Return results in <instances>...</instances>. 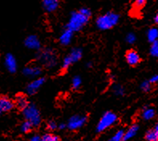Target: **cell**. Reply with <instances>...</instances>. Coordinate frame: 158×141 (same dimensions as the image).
Returning a JSON list of instances; mask_svg holds the SVG:
<instances>
[{"instance_id":"8","label":"cell","mask_w":158,"mask_h":141,"mask_svg":"<svg viewBox=\"0 0 158 141\" xmlns=\"http://www.w3.org/2000/svg\"><path fill=\"white\" fill-rule=\"evenodd\" d=\"M45 81L46 80L44 77H40V78H37L31 82L27 87V92L28 95H33L36 94L40 90V87L44 84Z\"/></svg>"},{"instance_id":"20","label":"cell","mask_w":158,"mask_h":141,"mask_svg":"<svg viewBox=\"0 0 158 141\" xmlns=\"http://www.w3.org/2000/svg\"><path fill=\"white\" fill-rule=\"evenodd\" d=\"M147 36H148V41H150L151 43L154 42L156 40H157L158 37V30L156 28H152L148 31L147 33Z\"/></svg>"},{"instance_id":"19","label":"cell","mask_w":158,"mask_h":141,"mask_svg":"<svg viewBox=\"0 0 158 141\" xmlns=\"http://www.w3.org/2000/svg\"><path fill=\"white\" fill-rule=\"evenodd\" d=\"M29 104L27 102V99L23 95H17V98H16V105L17 107H19L21 110H23L25 107Z\"/></svg>"},{"instance_id":"30","label":"cell","mask_w":158,"mask_h":141,"mask_svg":"<svg viewBox=\"0 0 158 141\" xmlns=\"http://www.w3.org/2000/svg\"><path fill=\"white\" fill-rule=\"evenodd\" d=\"M57 127L58 126H57V124H56V123L54 120H50L48 123V128L50 131H54V130H56L57 128Z\"/></svg>"},{"instance_id":"15","label":"cell","mask_w":158,"mask_h":141,"mask_svg":"<svg viewBox=\"0 0 158 141\" xmlns=\"http://www.w3.org/2000/svg\"><path fill=\"white\" fill-rule=\"evenodd\" d=\"M139 131V126L137 124L132 125L126 131H124V141L132 139L137 134Z\"/></svg>"},{"instance_id":"3","label":"cell","mask_w":158,"mask_h":141,"mask_svg":"<svg viewBox=\"0 0 158 141\" xmlns=\"http://www.w3.org/2000/svg\"><path fill=\"white\" fill-rule=\"evenodd\" d=\"M23 113L26 120L29 121L33 127H38L41 123L40 111L34 104H28L23 110Z\"/></svg>"},{"instance_id":"22","label":"cell","mask_w":158,"mask_h":141,"mask_svg":"<svg viewBox=\"0 0 158 141\" xmlns=\"http://www.w3.org/2000/svg\"><path fill=\"white\" fill-rule=\"evenodd\" d=\"M60 137L53 134H45L41 137V141H60Z\"/></svg>"},{"instance_id":"24","label":"cell","mask_w":158,"mask_h":141,"mask_svg":"<svg viewBox=\"0 0 158 141\" xmlns=\"http://www.w3.org/2000/svg\"><path fill=\"white\" fill-rule=\"evenodd\" d=\"M82 84V81H81V78H80V77H75L74 78L72 79V88L74 89V90H78L79 88L80 87Z\"/></svg>"},{"instance_id":"4","label":"cell","mask_w":158,"mask_h":141,"mask_svg":"<svg viewBox=\"0 0 158 141\" xmlns=\"http://www.w3.org/2000/svg\"><path fill=\"white\" fill-rule=\"evenodd\" d=\"M117 120V115L112 111H107L103 115L101 119L99 121L97 127H96V131L99 133L103 132L108 127H112V125L115 124Z\"/></svg>"},{"instance_id":"1","label":"cell","mask_w":158,"mask_h":141,"mask_svg":"<svg viewBox=\"0 0 158 141\" xmlns=\"http://www.w3.org/2000/svg\"><path fill=\"white\" fill-rule=\"evenodd\" d=\"M91 16L92 11L89 8L87 7L80 8L77 11L72 12L69 21L67 24V28L72 32H79L88 24Z\"/></svg>"},{"instance_id":"32","label":"cell","mask_w":158,"mask_h":141,"mask_svg":"<svg viewBox=\"0 0 158 141\" xmlns=\"http://www.w3.org/2000/svg\"><path fill=\"white\" fill-rule=\"evenodd\" d=\"M30 141H41V137H40L39 135H35L30 139Z\"/></svg>"},{"instance_id":"21","label":"cell","mask_w":158,"mask_h":141,"mask_svg":"<svg viewBox=\"0 0 158 141\" xmlns=\"http://www.w3.org/2000/svg\"><path fill=\"white\" fill-rule=\"evenodd\" d=\"M124 131L119 130L108 141H124Z\"/></svg>"},{"instance_id":"11","label":"cell","mask_w":158,"mask_h":141,"mask_svg":"<svg viewBox=\"0 0 158 141\" xmlns=\"http://www.w3.org/2000/svg\"><path fill=\"white\" fill-rule=\"evenodd\" d=\"M42 5L44 9L48 12L56 11L59 7V0H42Z\"/></svg>"},{"instance_id":"27","label":"cell","mask_w":158,"mask_h":141,"mask_svg":"<svg viewBox=\"0 0 158 141\" xmlns=\"http://www.w3.org/2000/svg\"><path fill=\"white\" fill-rule=\"evenodd\" d=\"M150 54L152 56H158V42L157 40L152 42V46L150 48Z\"/></svg>"},{"instance_id":"9","label":"cell","mask_w":158,"mask_h":141,"mask_svg":"<svg viewBox=\"0 0 158 141\" xmlns=\"http://www.w3.org/2000/svg\"><path fill=\"white\" fill-rule=\"evenodd\" d=\"M126 60L128 64L132 66H136L140 61V56L138 52L135 50H129L126 53Z\"/></svg>"},{"instance_id":"7","label":"cell","mask_w":158,"mask_h":141,"mask_svg":"<svg viewBox=\"0 0 158 141\" xmlns=\"http://www.w3.org/2000/svg\"><path fill=\"white\" fill-rule=\"evenodd\" d=\"M40 60L44 63L45 65H48V66L52 67V65H55L56 63V56L54 55V52L52 50H44L40 54Z\"/></svg>"},{"instance_id":"2","label":"cell","mask_w":158,"mask_h":141,"mask_svg":"<svg viewBox=\"0 0 158 141\" xmlns=\"http://www.w3.org/2000/svg\"><path fill=\"white\" fill-rule=\"evenodd\" d=\"M120 15L115 12L109 11L106 14L100 15L96 19V24L99 29L103 31L109 30L118 24Z\"/></svg>"},{"instance_id":"18","label":"cell","mask_w":158,"mask_h":141,"mask_svg":"<svg viewBox=\"0 0 158 141\" xmlns=\"http://www.w3.org/2000/svg\"><path fill=\"white\" fill-rule=\"evenodd\" d=\"M155 115H156V111L154 109L151 108V107H146L143 110L141 117L144 120H150L154 118Z\"/></svg>"},{"instance_id":"31","label":"cell","mask_w":158,"mask_h":141,"mask_svg":"<svg viewBox=\"0 0 158 141\" xmlns=\"http://www.w3.org/2000/svg\"><path fill=\"white\" fill-rule=\"evenodd\" d=\"M157 81H158V76L157 75H155V76L151 77L150 80H149V82H150L151 84H155V83L157 82Z\"/></svg>"},{"instance_id":"26","label":"cell","mask_w":158,"mask_h":141,"mask_svg":"<svg viewBox=\"0 0 158 141\" xmlns=\"http://www.w3.org/2000/svg\"><path fill=\"white\" fill-rule=\"evenodd\" d=\"M146 3V0H135V2L133 4V7L136 11L141 10L144 6Z\"/></svg>"},{"instance_id":"10","label":"cell","mask_w":158,"mask_h":141,"mask_svg":"<svg viewBox=\"0 0 158 141\" xmlns=\"http://www.w3.org/2000/svg\"><path fill=\"white\" fill-rule=\"evenodd\" d=\"M24 44L30 49H39L40 48V41L39 40L38 36H35V35H31V36H27L25 39Z\"/></svg>"},{"instance_id":"14","label":"cell","mask_w":158,"mask_h":141,"mask_svg":"<svg viewBox=\"0 0 158 141\" xmlns=\"http://www.w3.org/2000/svg\"><path fill=\"white\" fill-rule=\"evenodd\" d=\"M5 64L7 68V69L10 73H15L17 69V61L15 56L12 54L9 53L6 56V60H5Z\"/></svg>"},{"instance_id":"5","label":"cell","mask_w":158,"mask_h":141,"mask_svg":"<svg viewBox=\"0 0 158 141\" xmlns=\"http://www.w3.org/2000/svg\"><path fill=\"white\" fill-rule=\"evenodd\" d=\"M81 57H82V49L79 48H73L70 53L64 58L62 64V70L66 71L71 66V64L80 60Z\"/></svg>"},{"instance_id":"16","label":"cell","mask_w":158,"mask_h":141,"mask_svg":"<svg viewBox=\"0 0 158 141\" xmlns=\"http://www.w3.org/2000/svg\"><path fill=\"white\" fill-rule=\"evenodd\" d=\"M23 74L28 77H36L41 73V68L38 66H27L24 68Z\"/></svg>"},{"instance_id":"12","label":"cell","mask_w":158,"mask_h":141,"mask_svg":"<svg viewBox=\"0 0 158 141\" xmlns=\"http://www.w3.org/2000/svg\"><path fill=\"white\" fill-rule=\"evenodd\" d=\"M14 107V103L6 97L0 98V110L1 112H7L11 111Z\"/></svg>"},{"instance_id":"33","label":"cell","mask_w":158,"mask_h":141,"mask_svg":"<svg viewBox=\"0 0 158 141\" xmlns=\"http://www.w3.org/2000/svg\"><path fill=\"white\" fill-rule=\"evenodd\" d=\"M67 127V125L65 124V123H60V125H59V128L60 129V130H64V129H65Z\"/></svg>"},{"instance_id":"6","label":"cell","mask_w":158,"mask_h":141,"mask_svg":"<svg viewBox=\"0 0 158 141\" xmlns=\"http://www.w3.org/2000/svg\"><path fill=\"white\" fill-rule=\"evenodd\" d=\"M87 122V116L86 115H76L72 116L69 119L67 124V127L72 130H78L80 127H82L85 123Z\"/></svg>"},{"instance_id":"34","label":"cell","mask_w":158,"mask_h":141,"mask_svg":"<svg viewBox=\"0 0 158 141\" xmlns=\"http://www.w3.org/2000/svg\"><path fill=\"white\" fill-rule=\"evenodd\" d=\"M154 22L156 23V24H157L158 23V15L157 14L156 15V17L154 18Z\"/></svg>"},{"instance_id":"28","label":"cell","mask_w":158,"mask_h":141,"mask_svg":"<svg viewBox=\"0 0 158 141\" xmlns=\"http://www.w3.org/2000/svg\"><path fill=\"white\" fill-rule=\"evenodd\" d=\"M113 91H114V94L118 96H121V95H124V88H123L120 85H116L113 87Z\"/></svg>"},{"instance_id":"25","label":"cell","mask_w":158,"mask_h":141,"mask_svg":"<svg viewBox=\"0 0 158 141\" xmlns=\"http://www.w3.org/2000/svg\"><path fill=\"white\" fill-rule=\"evenodd\" d=\"M140 89L144 92H149L152 89V84L149 82V81H144L140 85Z\"/></svg>"},{"instance_id":"17","label":"cell","mask_w":158,"mask_h":141,"mask_svg":"<svg viewBox=\"0 0 158 141\" xmlns=\"http://www.w3.org/2000/svg\"><path fill=\"white\" fill-rule=\"evenodd\" d=\"M146 141H158V127L156 125L153 128L148 130L144 135Z\"/></svg>"},{"instance_id":"29","label":"cell","mask_w":158,"mask_h":141,"mask_svg":"<svg viewBox=\"0 0 158 141\" xmlns=\"http://www.w3.org/2000/svg\"><path fill=\"white\" fill-rule=\"evenodd\" d=\"M136 38L133 33H128L126 36V41L128 44H133L136 41Z\"/></svg>"},{"instance_id":"35","label":"cell","mask_w":158,"mask_h":141,"mask_svg":"<svg viewBox=\"0 0 158 141\" xmlns=\"http://www.w3.org/2000/svg\"><path fill=\"white\" fill-rule=\"evenodd\" d=\"M1 113H2V112H1V110H0V114H1Z\"/></svg>"},{"instance_id":"13","label":"cell","mask_w":158,"mask_h":141,"mask_svg":"<svg viewBox=\"0 0 158 141\" xmlns=\"http://www.w3.org/2000/svg\"><path fill=\"white\" fill-rule=\"evenodd\" d=\"M73 33L74 32H72L71 30L66 28L60 36L59 40H60V44H62V45H64V46L68 45L71 43V41H72V37H73Z\"/></svg>"},{"instance_id":"23","label":"cell","mask_w":158,"mask_h":141,"mask_svg":"<svg viewBox=\"0 0 158 141\" xmlns=\"http://www.w3.org/2000/svg\"><path fill=\"white\" fill-rule=\"evenodd\" d=\"M32 127H33V126H32L31 123L29 121L26 120L21 126V131L24 133H28L29 131H31Z\"/></svg>"}]
</instances>
